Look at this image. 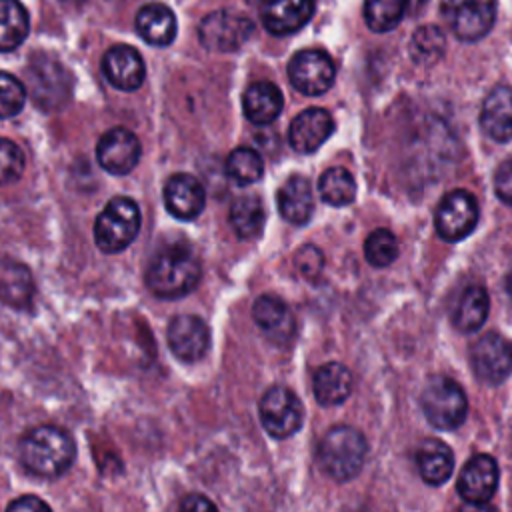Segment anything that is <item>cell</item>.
I'll list each match as a JSON object with an SVG mask.
<instances>
[{"mask_svg": "<svg viewBox=\"0 0 512 512\" xmlns=\"http://www.w3.org/2000/svg\"><path fill=\"white\" fill-rule=\"evenodd\" d=\"M318 192L320 198L330 206H348L356 198L354 176L342 166H332L322 172L318 180Z\"/></svg>", "mask_w": 512, "mask_h": 512, "instance_id": "4dcf8cb0", "label": "cell"}, {"mask_svg": "<svg viewBox=\"0 0 512 512\" xmlns=\"http://www.w3.org/2000/svg\"><path fill=\"white\" fill-rule=\"evenodd\" d=\"M102 74L118 90L132 92L142 86L146 66L140 52L128 44L112 46L102 56Z\"/></svg>", "mask_w": 512, "mask_h": 512, "instance_id": "2e32d148", "label": "cell"}, {"mask_svg": "<svg viewBox=\"0 0 512 512\" xmlns=\"http://www.w3.org/2000/svg\"><path fill=\"white\" fill-rule=\"evenodd\" d=\"M284 106V98L282 92L276 84L268 82V80H258L252 82L242 96V110L244 116L258 126L270 124L274 122Z\"/></svg>", "mask_w": 512, "mask_h": 512, "instance_id": "cb8c5ba5", "label": "cell"}, {"mask_svg": "<svg viewBox=\"0 0 512 512\" xmlns=\"http://www.w3.org/2000/svg\"><path fill=\"white\" fill-rule=\"evenodd\" d=\"M458 512H498V510L488 506V504H470V502H466L464 506L458 508Z\"/></svg>", "mask_w": 512, "mask_h": 512, "instance_id": "b9f144b4", "label": "cell"}, {"mask_svg": "<svg viewBox=\"0 0 512 512\" xmlns=\"http://www.w3.org/2000/svg\"><path fill=\"white\" fill-rule=\"evenodd\" d=\"M406 8L408 0H364L366 26L376 34L390 32L402 22Z\"/></svg>", "mask_w": 512, "mask_h": 512, "instance_id": "1f68e13d", "label": "cell"}, {"mask_svg": "<svg viewBox=\"0 0 512 512\" xmlns=\"http://www.w3.org/2000/svg\"><path fill=\"white\" fill-rule=\"evenodd\" d=\"M334 132V118L324 108H306L288 128V142L300 154L318 150Z\"/></svg>", "mask_w": 512, "mask_h": 512, "instance_id": "d6986e66", "label": "cell"}, {"mask_svg": "<svg viewBox=\"0 0 512 512\" xmlns=\"http://www.w3.org/2000/svg\"><path fill=\"white\" fill-rule=\"evenodd\" d=\"M364 258L374 268L390 266L398 258V240L388 228H376L364 240Z\"/></svg>", "mask_w": 512, "mask_h": 512, "instance_id": "e575fe53", "label": "cell"}, {"mask_svg": "<svg viewBox=\"0 0 512 512\" xmlns=\"http://www.w3.org/2000/svg\"><path fill=\"white\" fill-rule=\"evenodd\" d=\"M498 478L496 460L488 454H476L464 464L456 488L464 502L486 504L498 488Z\"/></svg>", "mask_w": 512, "mask_h": 512, "instance_id": "9a60e30c", "label": "cell"}, {"mask_svg": "<svg viewBox=\"0 0 512 512\" xmlns=\"http://www.w3.org/2000/svg\"><path fill=\"white\" fill-rule=\"evenodd\" d=\"M26 102V86L12 74L0 70V120L20 114Z\"/></svg>", "mask_w": 512, "mask_h": 512, "instance_id": "d590c367", "label": "cell"}, {"mask_svg": "<svg viewBox=\"0 0 512 512\" xmlns=\"http://www.w3.org/2000/svg\"><path fill=\"white\" fill-rule=\"evenodd\" d=\"M478 216H480V210L474 194L458 188L448 192L440 200L434 214V226L442 240L458 242L476 228Z\"/></svg>", "mask_w": 512, "mask_h": 512, "instance_id": "8fae6325", "label": "cell"}, {"mask_svg": "<svg viewBox=\"0 0 512 512\" xmlns=\"http://www.w3.org/2000/svg\"><path fill=\"white\" fill-rule=\"evenodd\" d=\"M416 466L426 484L440 486L452 476L454 454L442 440L426 438L416 450Z\"/></svg>", "mask_w": 512, "mask_h": 512, "instance_id": "484cf974", "label": "cell"}, {"mask_svg": "<svg viewBox=\"0 0 512 512\" xmlns=\"http://www.w3.org/2000/svg\"><path fill=\"white\" fill-rule=\"evenodd\" d=\"M266 222V210L256 194L240 196L230 206V224L238 238L252 240L258 238Z\"/></svg>", "mask_w": 512, "mask_h": 512, "instance_id": "f1b7e54d", "label": "cell"}, {"mask_svg": "<svg viewBox=\"0 0 512 512\" xmlns=\"http://www.w3.org/2000/svg\"><path fill=\"white\" fill-rule=\"evenodd\" d=\"M252 316L260 332L274 344H288L296 334V320L288 304L274 296L262 294L252 306Z\"/></svg>", "mask_w": 512, "mask_h": 512, "instance_id": "e0dca14e", "label": "cell"}, {"mask_svg": "<svg viewBox=\"0 0 512 512\" xmlns=\"http://www.w3.org/2000/svg\"><path fill=\"white\" fill-rule=\"evenodd\" d=\"M424 418L438 430H456L468 414L462 386L448 376H432L420 396Z\"/></svg>", "mask_w": 512, "mask_h": 512, "instance_id": "5b68a950", "label": "cell"}, {"mask_svg": "<svg viewBox=\"0 0 512 512\" xmlns=\"http://www.w3.org/2000/svg\"><path fill=\"white\" fill-rule=\"evenodd\" d=\"M64 4H80V2H84V0H62Z\"/></svg>", "mask_w": 512, "mask_h": 512, "instance_id": "ee69618b", "label": "cell"}, {"mask_svg": "<svg viewBox=\"0 0 512 512\" xmlns=\"http://www.w3.org/2000/svg\"><path fill=\"white\" fill-rule=\"evenodd\" d=\"M494 192L504 204L512 206V158L498 166L494 176Z\"/></svg>", "mask_w": 512, "mask_h": 512, "instance_id": "f35d334b", "label": "cell"}, {"mask_svg": "<svg viewBox=\"0 0 512 512\" xmlns=\"http://www.w3.org/2000/svg\"><path fill=\"white\" fill-rule=\"evenodd\" d=\"M138 36L150 46H168L176 38L178 22L174 12L162 2L144 4L134 18Z\"/></svg>", "mask_w": 512, "mask_h": 512, "instance_id": "7402d4cb", "label": "cell"}, {"mask_svg": "<svg viewBox=\"0 0 512 512\" xmlns=\"http://www.w3.org/2000/svg\"><path fill=\"white\" fill-rule=\"evenodd\" d=\"M140 152L136 134L126 128H110L98 140L96 160L108 174L124 176L136 168Z\"/></svg>", "mask_w": 512, "mask_h": 512, "instance_id": "5bb4252c", "label": "cell"}, {"mask_svg": "<svg viewBox=\"0 0 512 512\" xmlns=\"http://www.w3.org/2000/svg\"><path fill=\"white\" fill-rule=\"evenodd\" d=\"M24 172V152L8 138H0V186L16 182Z\"/></svg>", "mask_w": 512, "mask_h": 512, "instance_id": "8d00e7d4", "label": "cell"}, {"mask_svg": "<svg viewBox=\"0 0 512 512\" xmlns=\"http://www.w3.org/2000/svg\"><path fill=\"white\" fill-rule=\"evenodd\" d=\"M316 10V0H264L260 18L274 36H288L306 26Z\"/></svg>", "mask_w": 512, "mask_h": 512, "instance_id": "ac0fdd59", "label": "cell"}, {"mask_svg": "<svg viewBox=\"0 0 512 512\" xmlns=\"http://www.w3.org/2000/svg\"><path fill=\"white\" fill-rule=\"evenodd\" d=\"M312 388L318 404L338 406L352 392V374L340 362H326L314 372Z\"/></svg>", "mask_w": 512, "mask_h": 512, "instance_id": "4316f807", "label": "cell"}, {"mask_svg": "<svg viewBox=\"0 0 512 512\" xmlns=\"http://www.w3.org/2000/svg\"><path fill=\"white\" fill-rule=\"evenodd\" d=\"M6 512H52V510L42 498H38L34 494H24V496L12 500L6 508Z\"/></svg>", "mask_w": 512, "mask_h": 512, "instance_id": "ab89813d", "label": "cell"}, {"mask_svg": "<svg viewBox=\"0 0 512 512\" xmlns=\"http://www.w3.org/2000/svg\"><path fill=\"white\" fill-rule=\"evenodd\" d=\"M34 298V278L26 264L14 258H0V302L16 310L30 306Z\"/></svg>", "mask_w": 512, "mask_h": 512, "instance_id": "603a6c76", "label": "cell"}, {"mask_svg": "<svg viewBox=\"0 0 512 512\" xmlns=\"http://www.w3.org/2000/svg\"><path fill=\"white\" fill-rule=\"evenodd\" d=\"M226 174L238 186L254 184L264 174V160L256 150L248 146L234 148L226 158Z\"/></svg>", "mask_w": 512, "mask_h": 512, "instance_id": "d6a6232c", "label": "cell"}, {"mask_svg": "<svg viewBox=\"0 0 512 512\" xmlns=\"http://www.w3.org/2000/svg\"><path fill=\"white\" fill-rule=\"evenodd\" d=\"M366 454L368 444L364 434L346 424L330 428L318 446V462L322 470L338 482L358 476L366 462Z\"/></svg>", "mask_w": 512, "mask_h": 512, "instance_id": "3957f363", "label": "cell"}, {"mask_svg": "<svg viewBox=\"0 0 512 512\" xmlns=\"http://www.w3.org/2000/svg\"><path fill=\"white\" fill-rule=\"evenodd\" d=\"M206 204V192L192 174H172L164 184V206L178 220H194Z\"/></svg>", "mask_w": 512, "mask_h": 512, "instance_id": "ffe728a7", "label": "cell"}, {"mask_svg": "<svg viewBox=\"0 0 512 512\" xmlns=\"http://www.w3.org/2000/svg\"><path fill=\"white\" fill-rule=\"evenodd\" d=\"M490 312V298L484 286L472 284L468 286L452 314V322L460 332H476L484 326Z\"/></svg>", "mask_w": 512, "mask_h": 512, "instance_id": "83f0119b", "label": "cell"}, {"mask_svg": "<svg viewBox=\"0 0 512 512\" xmlns=\"http://www.w3.org/2000/svg\"><path fill=\"white\" fill-rule=\"evenodd\" d=\"M288 78L300 94L320 96L334 84L336 64L328 52L318 48H306L290 58Z\"/></svg>", "mask_w": 512, "mask_h": 512, "instance_id": "30bf717a", "label": "cell"}, {"mask_svg": "<svg viewBox=\"0 0 512 512\" xmlns=\"http://www.w3.org/2000/svg\"><path fill=\"white\" fill-rule=\"evenodd\" d=\"M480 128L496 142L512 140V88L496 86L482 102Z\"/></svg>", "mask_w": 512, "mask_h": 512, "instance_id": "44dd1931", "label": "cell"}, {"mask_svg": "<svg viewBox=\"0 0 512 512\" xmlns=\"http://www.w3.org/2000/svg\"><path fill=\"white\" fill-rule=\"evenodd\" d=\"M140 230V208L128 196H114L94 222V242L104 254H116L134 242Z\"/></svg>", "mask_w": 512, "mask_h": 512, "instance_id": "277c9868", "label": "cell"}, {"mask_svg": "<svg viewBox=\"0 0 512 512\" xmlns=\"http://www.w3.org/2000/svg\"><path fill=\"white\" fill-rule=\"evenodd\" d=\"M30 30V18L20 0H0V52L18 48Z\"/></svg>", "mask_w": 512, "mask_h": 512, "instance_id": "f546056e", "label": "cell"}, {"mask_svg": "<svg viewBox=\"0 0 512 512\" xmlns=\"http://www.w3.org/2000/svg\"><path fill=\"white\" fill-rule=\"evenodd\" d=\"M26 84L34 104L46 112L64 108L72 94V78L68 70L46 54L32 58L26 72Z\"/></svg>", "mask_w": 512, "mask_h": 512, "instance_id": "8992f818", "label": "cell"}, {"mask_svg": "<svg viewBox=\"0 0 512 512\" xmlns=\"http://www.w3.org/2000/svg\"><path fill=\"white\" fill-rule=\"evenodd\" d=\"M166 340L178 360L196 362L204 358L210 348V328L200 316L178 314L168 324Z\"/></svg>", "mask_w": 512, "mask_h": 512, "instance_id": "4fadbf2b", "label": "cell"}, {"mask_svg": "<svg viewBox=\"0 0 512 512\" xmlns=\"http://www.w3.org/2000/svg\"><path fill=\"white\" fill-rule=\"evenodd\" d=\"M202 276L200 258L184 244H168L160 248L148 268L146 286L158 298H180L192 292Z\"/></svg>", "mask_w": 512, "mask_h": 512, "instance_id": "6da1fadb", "label": "cell"}, {"mask_svg": "<svg viewBox=\"0 0 512 512\" xmlns=\"http://www.w3.org/2000/svg\"><path fill=\"white\" fill-rule=\"evenodd\" d=\"M178 512H218V508L214 506V502L210 498H206L204 494H188L184 496V500L180 502Z\"/></svg>", "mask_w": 512, "mask_h": 512, "instance_id": "60d3db41", "label": "cell"}, {"mask_svg": "<svg viewBox=\"0 0 512 512\" xmlns=\"http://www.w3.org/2000/svg\"><path fill=\"white\" fill-rule=\"evenodd\" d=\"M22 464L36 476L56 478L74 462V442L58 426H36L28 430L18 446Z\"/></svg>", "mask_w": 512, "mask_h": 512, "instance_id": "7a4b0ae2", "label": "cell"}, {"mask_svg": "<svg viewBox=\"0 0 512 512\" xmlns=\"http://www.w3.org/2000/svg\"><path fill=\"white\" fill-rule=\"evenodd\" d=\"M470 364L484 384L504 382L512 372V342L500 332L482 334L470 348Z\"/></svg>", "mask_w": 512, "mask_h": 512, "instance_id": "7c38bea8", "label": "cell"}, {"mask_svg": "<svg viewBox=\"0 0 512 512\" xmlns=\"http://www.w3.org/2000/svg\"><path fill=\"white\" fill-rule=\"evenodd\" d=\"M440 10L454 36L464 42L484 38L496 20V0H440Z\"/></svg>", "mask_w": 512, "mask_h": 512, "instance_id": "9c48e42d", "label": "cell"}, {"mask_svg": "<svg viewBox=\"0 0 512 512\" xmlns=\"http://www.w3.org/2000/svg\"><path fill=\"white\" fill-rule=\"evenodd\" d=\"M258 414L264 430L278 440L296 434L304 420L300 398L286 386L268 388L258 402Z\"/></svg>", "mask_w": 512, "mask_h": 512, "instance_id": "ba28073f", "label": "cell"}, {"mask_svg": "<svg viewBox=\"0 0 512 512\" xmlns=\"http://www.w3.org/2000/svg\"><path fill=\"white\" fill-rule=\"evenodd\" d=\"M254 32L248 16L236 10H216L202 18L198 26V40L208 52H236Z\"/></svg>", "mask_w": 512, "mask_h": 512, "instance_id": "52a82bcc", "label": "cell"}, {"mask_svg": "<svg viewBox=\"0 0 512 512\" xmlns=\"http://www.w3.org/2000/svg\"><path fill=\"white\" fill-rule=\"evenodd\" d=\"M506 290H508V296H510V300H512V270H510L508 280H506Z\"/></svg>", "mask_w": 512, "mask_h": 512, "instance_id": "7bdbcfd3", "label": "cell"}, {"mask_svg": "<svg viewBox=\"0 0 512 512\" xmlns=\"http://www.w3.org/2000/svg\"><path fill=\"white\" fill-rule=\"evenodd\" d=\"M294 262H296V268L298 272L308 278V280H314L320 276L322 268H324V254L318 246L314 244H306L302 246L296 256H294Z\"/></svg>", "mask_w": 512, "mask_h": 512, "instance_id": "74e56055", "label": "cell"}, {"mask_svg": "<svg viewBox=\"0 0 512 512\" xmlns=\"http://www.w3.org/2000/svg\"><path fill=\"white\" fill-rule=\"evenodd\" d=\"M446 38L438 26H420L410 40V58L420 66H432L444 54Z\"/></svg>", "mask_w": 512, "mask_h": 512, "instance_id": "836d02e7", "label": "cell"}, {"mask_svg": "<svg viewBox=\"0 0 512 512\" xmlns=\"http://www.w3.org/2000/svg\"><path fill=\"white\" fill-rule=\"evenodd\" d=\"M276 204L280 216L296 226H302L310 220L314 212V196L308 178L290 176L276 194Z\"/></svg>", "mask_w": 512, "mask_h": 512, "instance_id": "d4e9b609", "label": "cell"}]
</instances>
